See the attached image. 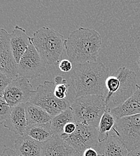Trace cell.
Listing matches in <instances>:
<instances>
[{
    "instance_id": "6da1fadb",
    "label": "cell",
    "mask_w": 140,
    "mask_h": 156,
    "mask_svg": "<svg viewBox=\"0 0 140 156\" xmlns=\"http://www.w3.org/2000/svg\"><path fill=\"white\" fill-rule=\"evenodd\" d=\"M109 76L110 69L102 62H88L75 67L71 82L77 98L90 95L105 96L106 80Z\"/></svg>"
},
{
    "instance_id": "7a4b0ae2",
    "label": "cell",
    "mask_w": 140,
    "mask_h": 156,
    "mask_svg": "<svg viewBox=\"0 0 140 156\" xmlns=\"http://www.w3.org/2000/svg\"><path fill=\"white\" fill-rule=\"evenodd\" d=\"M102 46L100 34L96 30L80 27L65 40V48L71 62H97Z\"/></svg>"
},
{
    "instance_id": "3957f363",
    "label": "cell",
    "mask_w": 140,
    "mask_h": 156,
    "mask_svg": "<svg viewBox=\"0 0 140 156\" xmlns=\"http://www.w3.org/2000/svg\"><path fill=\"white\" fill-rule=\"evenodd\" d=\"M137 75L126 67L119 68L106 80L107 110L119 107L131 98L137 89Z\"/></svg>"
},
{
    "instance_id": "277c9868",
    "label": "cell",
    "mask_w": 140,
    "mask_h": 156,
    "mask_svg": "<svg viewBox=\"0 0 140 156\" xmlns=\"http://www.w3.org/2000/svg\"><path fill=\"white\" fill-rule=\"evenodd\" d=\"M31 41L46 64L53 65L60 62L65 48L63 36L59 32L43 27L33 34Z\"/></svg>"
},
{
    "instance_id": "5b68a950",
    "label": "cell",
    "mask_w": 140,
    "mask_h": 156,
    "mask_svg": "<svg viewBox=\"0 0 140 156\" xmlns=\"http://www.w3.org/2000/svg\"><path fill=\"white\" fill-rule=\"evenodd\" d=\"M74 122L98 128L107 110L105 96L90 95L77 98L71 104Z\"/></svg>"
},
{
    "instance_id": "8992f818",
    "label": "cell",
    "mask_w": 140,
    "mask_h": 156,
    "mask_svg": "<svg viewBox=\"0 0 140 156\" xmlns=\"http://www.w3.org/2000/svg\"><path fill=\"white\" fill-rule=\"evenodd\" d=\"M55 88V82L45 81L37 87L29 102L40 106L52 117L56 116L71 107V105L66 99L60 100L56 98Z\"/></svg>"
},
{
    "instance_id": "52a82bcc",
    "label": "cell",
    "mask_w": 140,
    "mask_h": 156,
    "mask_svg": "<svg viewBox=\"0 0 140 156\" xmlns=\"http://www.w3.org/2000/svg\"><path fill=\"white\" fill-rule=\"evenodd\" d=\"M113 131L128 152L140 146V114L124 117L116 121Z\"/></svg>"
},
{
    "instance_id": "ba28073f",
    "label": "cell",
    "mask_w": 140,
    "mask_h": 156,
    "mask_svg": "<svg viewBox=\"0 0 140 156\" xmlns=\"http://www.w3.org/2000/svg\"><path fill=\"white\" fill-rule=\"evenodd\" d=\"M60 137L82 155L86 150L94 148L99 142L98 128L84 124L76 123V129L73 134H62Z\"/></svg>"
},
{
    "instance_id": "9c48e42d",
    "label": "cell",
    "mask_w": 140,
    "mask_h": 156,
    "mask_svg": "<svg viewBox=\"0 0 140 156\" xmlns=\"http://www.w3.org/2000/svg\"><path fill=\"white\" fill-rule=\"evenodd\" d=\"M34 92L28 79L18 76L7 86L2 97L11 107H13L29 102Z\"/></svg>"
},
{
    "instance_id": "30bf717a",
    "label": "cell",
    "mask_w": 140,
    "mask_h": 156,
    "mask_svg": "<svg viewBox=\"0 0 140 156\" xmlns=\"http://www.w3.org/2000/svg\"><path fill=\"white\" fill-rule=\"evenodd\" d=\"M46 64L31 43L18 64L19 76L28 79L40 77L46 71Z\"/></svg>"
},
{
    "instance_id": "8fae6325",
    "label": "cell",
    "mask_w": 140,
    "mask_h": 156,
    "mask_svg": "<svg viewBox=\"0 0 140 156\" xmlns=\"http://www.w3.org/2000/svg\"><path fill=\"white\" fill-rule=\"evenodd\" d=\"M0 71L12 79L19 76L18 64L11 48L10 34L3 28H0Z\"/></svg>"
},
{
    "instance_id": "7c38bea8",
    "label": "cell",
    "mask_w": 140,
    "mask_h": 156,
    "mask_svg": "<svg viewBox=\"0 0 140 156\" xmlns=\"http://www.w3.org/2000/svg\"><path fill=\"white\" fill-rule=\"evenodd\" d=\"M94 148L99 156H128L129 153L124 144L113 130L106 140L98 142Z\"/></svg>"
},
{
    "instance_id": "4fadbf2b",
    "label": "cell",
    "mask_w": 140,
    "mask_h": 156,
    "mask_svg": "<svg viewBox=\"0 0 140 156\" xmlns=\"http://www.w3.org/2000/svg\"><path fill=\"white\" fill-rule=\"evenodd\" d=\"M76 153L60 136H53L43 143L40 156H73Z\"/></svg>"
},
{
    "instance_id": "5bb4252c",
    "label": "cell",
    "mask_w": 140,
    "mask_h": 156,
    "mask_svg": "<svg viewBox=\"0 0 140 156\" xmlns=\"http://www.w3.org/2000/svg\"><path fill=\"white\" fill-rule=\"evenodd\" d=\"M4 126L16 135H24L28 126L25 104L12 107L10 114L4 123Z\"/></svg>"
},
{
    "instance_id": "9a60e30c",
    "label": "cell",
    "mask_w": 140,
    "mask_h": 156,
    "mask_svg": "<svg viewBox=\"0 0 140 156\" xmlns=\"http://www.w3.org/2000/svg\"><path fill=\"white\" fill-rule=\"evenodd\" d=\"M31 43V37L27 35L26 30L16 25L10 34V44L14 58L17 64L19 62L22 57Z\"/></svg>"
},
{
    "instance_id": "2e32d148",
    "label": "cell",
    "mask_w": 140,
    "mask_h": 156,
    "mask_svg": "<svg viewBox=\"0 0 140 156\" xmlns=\"http://www.w3.org/2000/svg\"><path fill=\"white\" fill-rule=\"evenodd\" d=\"M110 112L119 119L121 118L140 114V86L137 84L133 95L119 107L110 110Z\"/></svg>"
},
{
    "instance_id": "e0dca14e",
    "label": "cell",
    "mask_w": 140,
    "mask_h": 156,
    "mask_svg": "<svg viewBox=\"0 0 140 156\" xmlns=\"http://www.w3.org/2000/svg\"><path fill=\"white\" fill-rule=\"evenodd\" d=\"M43 143L26 135L15 140V151L19 156H40Z\"/></svg>"
},
{
    "instance_id": "ac0fdd59",
    "label": "cell",
    "mask_w": 140,
    "mask_h": 156,
    "mask_svg": "<svg viewBox=\"0 0 140 156\" xmlns=\"http://www.w3.org/2000/svg\"><path fill=\"white\" fill-rule=\"evenodd\" d=\"M28 126L50 122L53 117L40 106L28 102L25 104Z\"/></svg>"
},
{
    "instance_id": "d6986e66",
    "label": "cell",
    "mask_w": 140,
    "mask_h": 156,
    "mask_svg": "<svg viewBox=\"0 0 140 156\" xmlns=\"http://www.w3.org/2000/svg\"><path fill=\"white\" fill-rule=\"evenodd\" d=\"M24 135L28 136L42 143L53 136L50 122L28 126Z\"/></svg>"
},
{
    "instance_id": "ffe728a7",
    "label": "cell",
    "mask_w": 140,
    "mask_h": 156,
    "mask_svg": "<svg viewBox=\"0 0 140 156\" xmlns=\"http://www.w3.org/2000/svg\"><path fill=\"white\" fill-rule=\"evenodd\" d=\"M74 122V114L71 107L62 112L60 114L53 117L50 124L53 136H60L63 134L65 126L69 122Z\"/></svg>"
},
{
    "instance_id": "44dd1931",
    "label": "cell",
    "mask_w": 140,
    "mask_h": 156,
    "mask_svg": "<svg viewBox=\"0 0 140 156\" xmlns=\"http://www.w3.org/2000/svg\"><path fill=\"white\" fill-rule=\"evenodd\" d=\"M116 121V119L110 112V111L107 109L101 118L98 128L99 142H102L107 139L114 127Z\"/></svg>"
},
{
    "instance_id": "7402d4cb",
    "label": "cell",
    "mask_w": 140,
    "mask_h": 156,
    "mask_svg": "<svg viewBox=\"0 0 140 156\" xmlns=\"http://www.w3.org/2000/svg\"><path fill=\"white\" fill-rule=\"evenodd\" d=\"M55 96L60 100L65 99L69 88V85L67 83V80L63 79L61 76H57L55 78Z\"/></svg>"
},
{
    "instance_id": "603a6c76",
    "label": "cell",
    "mask_w": 140,
    "mask_h": 156,
    "mask_svg": "<svg viewBox=\"0 0 140 156\" xmlns=\"http://www.w3.org/2000/svg\"><path fill=\"white\" fill-rule=\"evenodd\" d=\"M12 107L0 96V125L4 123L9 116Z\"/></svg>"
},
{
    "instance_id": "cb8c5ba5",
    "label": "cell",
    "mask_w": 140,
    "mask_h": 156,
    "mask_svg": "<svg viewBox=\"0 0 140 156\" xmlns=\"http://www.w3.org/2000/svg\"><path fill=\"white\" fill-rule=\"evenodd\" d=\"M13 79L9 78L4 73L0 71V96H2V93L7 86L12 82Z\"/></svg>"
},
{
    "instance_id": "d4e9b609",
    "label": "cell",
    "mask_w": 140,
    "mask_h": 156,
    "mask_svg": "<svg viewBox=\"0 0 140 156\" xmlns=\"http://www.w3.org/2000/svg\"><path fill=\"white\" fill-rule=\"evenodd\" d=\"M59 68L60 71L62 72H64V73L70 72L73 68L72 62L70 59H62L60 62Z\"/></svg>"
},
{
    "instance_id": "484cf974",
    "label": "cell",
    "mask_w": 140,
    "mask_h": 156,
    "mask_svg": "<svg viewBox=\"0 0 140 156\" xmlns=\"http://www.w3.org/2000/svg\"><path fill=\"white\" fill-rule=\"evenodd\" d=\"M76 129V123L75 122H69L64 127L63 134L67 135H70L75 132Z\"/></svg>"
},
{
    "instance_id": "4316f807",
    "label": "cell",
    "mask_w": 140,
    "mask_h": 156,
    "mask_svg": "<svg viewBox=\"0 0 140 156\" xmlns=\"http://www.w3.org/2000/svg\"><path fill=\"white\" fill-rule=\"evenodd\" d=\"M1 156H19L16 151L11 148H6L5 149Z\"/></svg>"
},
{
    "instance_id": "83f0119b",
    "label": "cell",
    "mask_w": 140,
    "mask_h": 156,
    "mask_svg": "<svg viewBox=\"0 0 140 156\" xmlns=\"http://www.w3.org/2000/svg\"><path fill=\"white\" fill-rule=\"evenodd\" d=\"M83 156H99V154L94 148H90L84 151Z\"/></svg>"
},
{
    "instance_id": "f1b7e54d",
    "label": "cell",
    "mask_w": 140,
    "mask_h": 156,
    "mask_svg": "<svg viewBox=\"0 0 140 156\" xmlns=\"http://www.w3.org/2000/svg\"><path fill=\"white\" fill-rule=\"evenodd\" d=\"M128 156H140V146L129 152Z\"/></svg>"
},
{
    "instance_id": "f546056e",
    "label": "cell",
    "mask_w": 140,
    "mask_h": 156,
    "mask_svg": "<svg viewBox=\"0 0 140 156\" xmlns=\"http://www.w3.org/2000/svg\"><path fill=\"white\" fill-rule=\"evenodd\" d=\"M138 65L140 69V54H139V57H138Z\"/></svg>"
},
{
    "instance_id": "4dcf8cb0",
    "label": "cell",
    "mask_w": 140,
    "mask_h": 156,
    "mask_svg": "<svg viewBox=\"0 0 140 156\" xmlns=\"http://www.w3.org/2000/svg\"><path fill=\"white\" fill-rule=\"evenodd\" d=\"M73 156H83V155L81 154L80 153H77V152H76Z\"/></svg>"
},
{
    "instance_id": "1f68e13d",
    "label": "cell",
    "mask_w": 140,
    "mask_h": 156,
    "mask_svg": "<svg viewBox=\"0 0 140 156\" xmlns=\"http://www.w3.org/2000/svg\"></svg>"
}]
</instances>
